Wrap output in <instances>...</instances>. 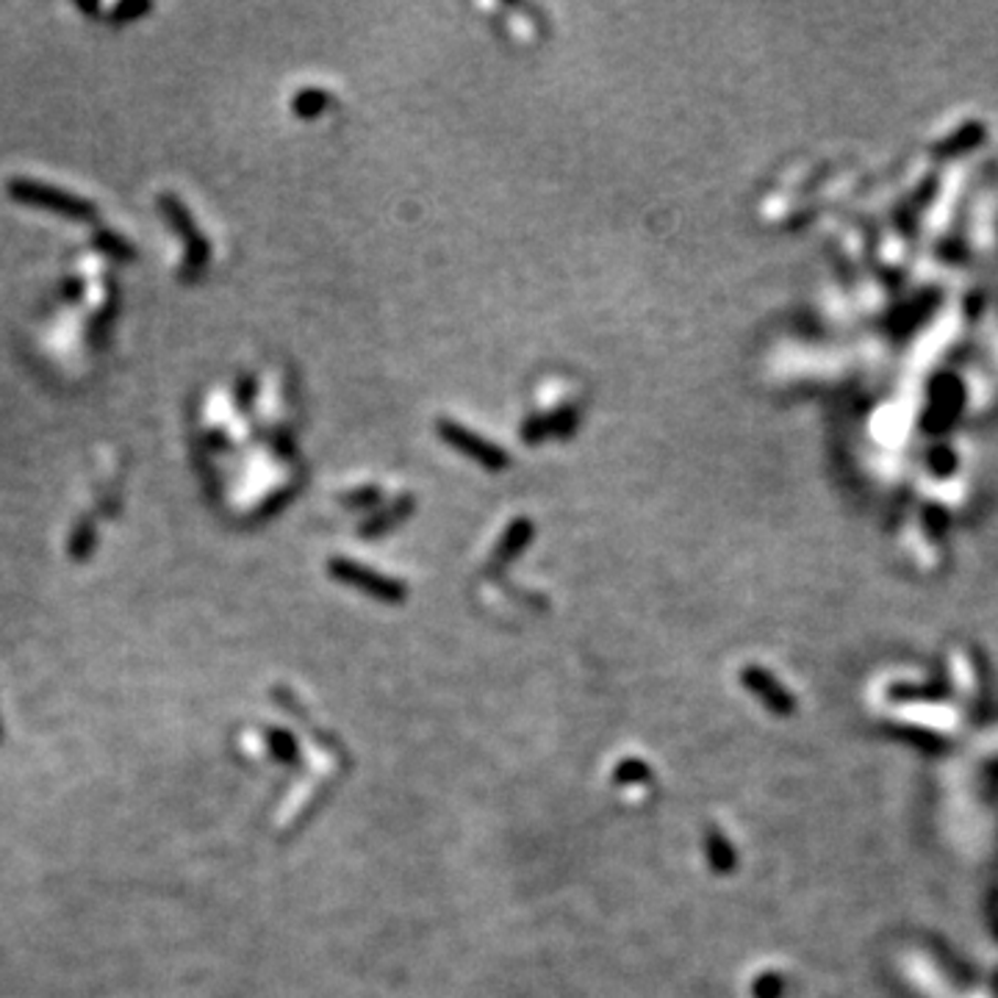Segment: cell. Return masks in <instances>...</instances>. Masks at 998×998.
<instances>
[{
  "instance_id": "2",
  "label": "cell",
  "mask_w": 998,
  "mask_h": 998,
  "mask_svg": "<svg viewBox=\"0 0 998 998\" xmlns=\"http://www.w3.org/2000/svg\"><path fill=\"white\" fill-rule=\"evenodd\" d=\"M331 575L336 580L347 582V586H355L361 591L372 593V597L383 599V602H403V597H406V586L403 582L388 580L380 571H372L364 564H353V560L336 558L331 564Z\"/></svg>"
},
{
  "instance_id": "5",
  "label": "cell",
  "mask_w": 998,
  "mask_h": 998,
  "mask_svg": "<svg viewBox=\"0 0 998 998\" xmlns=\"http://www.w3.org/2000/svg\"><path fill=\"white\" fill-rule=\"evenodd\" d=\"M322 104H325V97L316 95V92H309V95L297 100V109H300V115H320Z\"/></svg>"
},
{
  "instance_id": "1",
  "label": "cell",
  "mask_w": 998,
  "mask_h": 998,
  "mask_svg": "<svg viewBox=\"0 0 998 998\" xmlns=\"http://www.w3.org/2000/svg\"><path fill=\"white\" fill-rule=\"evenodd\" d=\"M439 433L447 444L455 447L458 452H463V455H469L472 461H477L480 466L491 469V472H500V469L508 466V455H505L496 444H491L489 439L474 433V430L461 428V425L450 422V419H441Z\"/></svg>"
},
{
  "instance_id": "4",
  "label": "cell",
  "mask_w": 998,
  "mask_h": 998,
  "mask_svg": "<svg viewBox=\"0 0 998 998\" xmlns=\"http://www.w3.org/2000/svg\"><path fill=\"white\" fill-rule=\"evenodd\" d=\"M530 536H533V527L527 525V522H516L514 530H508V538H505V544H503V558H511L516 549L525 547V544L530 541Z\"/></svg>"
},
{
  "instance_id": "3",
  "label": "cell",
  "mask_w": 998,
  "mask_h": 998,
  "mask_svg": "<svg viewBox=\"0 0 998 998\" xmlns=\"http://www.w3.org/2000/svg\"><path fill=\"white\" fill-rule=\"evenodd\" d=\"M18 192H20V194H34V197H40V203H45V206L62 208V212H69V214H86V212H89V208H86V206H81V203H75L73 197H64V194L51 192V189L29 186V183H23V186H20Z\"/></svg>"
}]
</instances>
